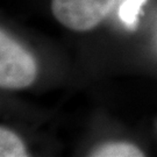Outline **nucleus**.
Masks as SVG:
<instances>
[{
  "label": "nucleus",
  "instance_id": "f257e3e1",
  "mask_svg": "<svg viewBox=\"0 0 157 157\" xmlns=\"http://www.w3.org/2000/svg\"><path fill=\"white\" fill-rule=\"evenodd\" d=\"M37 65L33 55L13 40L4 29L0 32V86L21 90L34 83Z\"/></svg>",
  "mask_w": 157,
  "mask_h": 157
},
{
  "label": "nucleus",
  "instance_id": "f03ea898",
  "mask_svg": "<svg viewBox=\"0 0 157 157\" xmlns=\"http://www.w3.org/2000/svg\"><path fill=\"white\" fill-rule=\"evenodd\" d=\"M118 0H51V12L64 27L75 32L95 28Z\"/></svg>",
  "mask_w": 157,
  "mask_h": 157
},
{
  "label": "nucleus",
  "instance_id": "7ed1b4c3",
  "mask_svg": "<svg viewBox=\"0 0 157 157\" xmlns=\"http://www.w3.org/2000/svg\"><path fill=\"white\" fill-rule=\"evenodd\" d=\"M93 157H142L144 152L129 142H108L97 147L91 151Z\"/></svg>",
  "mask_w": 157,
  "mask_h": 157
},
{
  "label": "nucleus",
  "instance_id": "20e7f679",
  "mask_svg": "<svg viewBox=\"0 0 157 157\" xmlns=\"http://www.w3.org/2000/svg\"><path fill=\"white\" fill-rule=\"evenodd\" d=\"M0 156L1 157H26L28 156L23 141L14 132L0 128Z\"/></svg>",
  "mask_w": 157,
  "mask_h": 157
},
{
  "label": "nucleus",
  "instance_id": "39448f33",
  "mask_svg": "<svg viewBox=\"0 0 157 157\" xmlns=\"http://www.w3.org/2000/svg\"><path fill=\"white\" fill-rule=\"evenodd\" d=\"M146 1L147 0H122L119 8V17L128 28H135L141 7Z\"/></svg>",
  "mask_w": 157,
  "mask_h": 157
}]
</instances>
